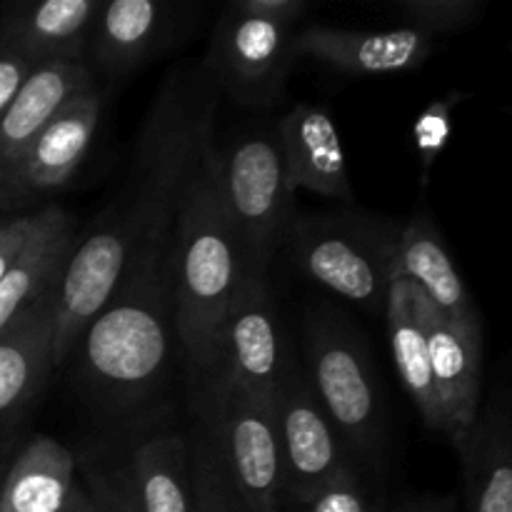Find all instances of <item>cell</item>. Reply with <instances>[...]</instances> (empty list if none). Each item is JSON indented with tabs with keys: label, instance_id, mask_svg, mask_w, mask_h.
I'll return each instance as SVG.
<instances>
[{
	"label": "cell",
	"instance_id": "6da1fadb",
	"mask_svg": "<svg viewBox=\"0 0 512 512\" xmlns=\"http://www.w3.org/2000/svg\"><path fill=\"white\" fill-rule=\"evenodd\" d=\"M215 83L208 73H173L155 95L138 138L125 205L105 213L128 243L120 285L170 293V245L190 163L215 125Z\"/></svg>",
	"mask_w": 512,
	"mask_h": 512
},
{
	"label": "cell",
	"instance_id": "7a4b0ae2",
	"mask_svg": "<svg viewBox=\"0 0 512 512\" xmlns=\"http://www.w3.org/2000/svg\"><path fill=\"white\" fill-rule=\"evenodd\" d=\"M243 275V248L225 208L218 148L210 133L190 163L170 245L175 338L193 375L208 368L215 335Z\"/></svg>",
	"mask_w": 512,
	"mask_h": 512
},
{
	"label": "cell",
	"instance_id": "3957f363",
	"mask_svg": "<svg viewBox=\"0 0 512 512\" xmlns=\"http://www.w3.org/2000/svg\"><path fill=\"white\" fill-rule=\"evenodd\" d=\"M173 338L170 295L118 285L75 348L90 398L110 413L145 403L168 375Z\"/></svg>",
	"mask_w": 512,
	"mask_h": 512
},
{
	"label": "cell",
	"instance_id": "277c9868",
	"mask_svg": "<svg viewBox=\"0 0 512 512\" xmlns=\"http://www.w3.org/2000/svg\"><path fill=\"white\" fill-rule=\"evenodd\" d=\"M283 243L300 273L368 310L385 305L395 280L398 228L363 215L293 218Z\"/></svg>",
	"mask_w": 512,
	"mask_h": 512
},
{
	"label": "cell",
	"instance_id": "5b68a950",
	"mask_svg": "<svg viewBox=\"0 0 512 512\" xmlns=\"http://www.w3.org/2000/svg\"><path fill=\"white\" fill-rule=\"evenodd\" d=\"M193 410L248 512H283L273 405L215 375H195Z\"/></svg>",
	"mask_w": 512,
	"mask_h": 512
},
{
	"label": "cell",
	"instance_id": "8992f818",
	"mask_svg": "<svg viewBox=\"0 0 512 512\" xmlns=\"http://www.w3.org/2000/svg\"><path fill=\"white\" fill-rule=\"evenodd\" d=\"M220 190L243 248L245 273L268 275L275 250L293 223L295 190L275 133H253L218 150Z\"/></svg>",
	"mask_w": 512,
	"mask_h": 512
},
{
	"label": "cell",
	"instance_id": "52a82bcc",
	"mask_svg": "<svg viewBox=\"0 0 512 512\" xmlns=\"http://www.w3.org/2000/svg\"><path fill=\"white\" fill-rule=\"evenodd\" d=\"M308 383L340 440L373 455L380 440V398L360 340L333 315H315L305 328Z\"/></svg>",
	"mask_w": 512,
	"mask_h": 512
},
{
	"label": "cell",
	"instance_id": "ba28073f",
	"mask_svg": "<svg viewBox=\"0 0 512 512\" xmlns=\"http://www.w3.org/2000/svg\"><path fill=\"white\" fill-rule=\"evenodd\" d=\"M290 365L268 275L245 273L215 335L208 368L200 375H215L273 405Z\"/></svg>",
	"mask_w": 512,
	"mask_h": 512
},
{
	"label": "cell",
	"instance_id": "9c48e42d",
	"mask_svg": "<svg viewBox=\"0 0 512 512\" xmlns=\"http://www.w3.org/2000/svg\"><path fill=\"white\" fill-rule=\"evenodd\" d=\"M295 58L293 28L250 18L228 5L215 25L205 73L235 103L268 108L283 98Z\"/></svg>",
	"mask_w": 512,
	"mask_h": 512
},
{
	"label": "cell",
	"instance_id": "30bf717a",
	"mask_svg": "<svg viewBox=\"0 0 512 512\" xmlns=\"http://www.w3.org/2000/svg\"><path fill=\"white\" fill-rule=\"evenodd\" d=\"M273 415L283 470V508L298 512L350 460L345 458L343 440L310 390L308 378L295 365H290L275 390Z\"/></svg>",
	"mask_w": 512,
	"mask_h": 512
},
{
	"label": "cell",
	"instance_id": "8fae6325",
	"mask_svg": "<svg viewBox=\"0 0 512 512\" xmlns=\"http://www.w3.org/2000/svg\"><path fill=\"white\" fill-rule=\"evenodd\" d=\"M98 123V90L88 88L70 98L0 180V215L33 208L63 190L88 158Z\"/></svg>",
	"mask_w": 512,
	"mask_h": 512
},
{
	"label": "cell",
	"instance_id": "7c38bea8",
	"mask_svg": "<svg viewBox=\"0 0 512 512\" xmlns=\"http://www.w3.org/2000/svg\"><path fill=\"white\" fill-rule=\"evenodd\" d=\"M128 263V243L108 213L90 235L75 243L58 283L53 285V363L63 365L78 348L88 325L110 303Z\"/></svg>",
	"mask_w": 512,
	"mask_h": 512
},
{
	"label": "cell",
	"instance_id": "4fadbf2b",
	"mask_svg": "<svg viewBox=\"0 0 512 512\" xmlns=\"http://www.w3.org/2000/svg\"><path fill=\"white\" fill-rule=\"evenodd\" d=\"M410 295L428 343L430 370L443 415V435L458 445L480 415L483 328L480 323L460 325L448 320L415 283H410Z\"/></svg>",
	"mask_w": 512,
	"mask_h": 512
},
{
	"label": "cell",
	"instance_id": "5bb4252c",
	"mask_svg": "<svg viewBox=\"0 0 512 512\" xmlns=\"http://www.w3.org/2000/svg\"><path fill=\"white\" fill-rule=\"evenodd\" d=\"M433 35L410 25L393 30H340L325 25L295 33L298 55L345 75H393L420 68L435 53Z\"/></svg>",
	"mask_w": 512,
	"mask_h": 512
},
{
	"label": "cell",
	"instance_id": "9a60e30c",
	"mask_svg": "<svg viewBox=\"0 0 512 512\" xmlns=\"http://www.w3.org/2000/svg\"><path fill=\"white\" fill-rule=\"evenodd\" d=\"M103 0H40L8 5L0 15V40L28 65L75 63L88 53Z\"/></svg>",
	"mask_w": 512,
	"mask_h": 512
},
{
	"label": "cell",
	"instance_id": "2e32d148",
	"mask_svg": "<svg viewBox=\"0 0 512 512\" xmlns=\"http://www.w3.org/2000/svg\"><path fill=\"white\" fill-rule=\"evenodd\" d=\"M275 138L290 188L328 200H353L343 143L328 110L313 103L295 105L278 123Z\"/></svg>",
	"mask_w": 512,
	"mask_h": 512
},
{
	"label": "cell",
	"instance_id": "e0dca14e",
	"mask_svg": "<svg viewBox=\"0 0 512 512\" xmlns=\"http://www.w3.org/2000/svg\"><path fill=\"white\" fill-rule=\"evenodd\" d=\"M175 10L160 0H103L85 60L110 78L143 68L170 43Z\"/></svg>",
	"mask_w": 512,
	"mask_h": 512
},
{
	"label": "cell",
	"instance_id": "ac0fdd59",
	"mask_svg": "<svg viewBox=\"0 0 512 512\" xmlns=\"http://www.w3.org/2000/svg\"><path fill=\"white\" fill-rule=\"evenodd\" d=\"M468 512H512V420L498 398L478 415L458 445Z\"/></svg>",
	"mask_w": 512,
	"mask_h": 512
},
{
	"label": "cell",
	"instance_id": "d6986e66",
	"mask_svg": "<svg viewBox=\"0 0 512 512\" xmlns=\"http://www.w3.org/2000/svg\"><path fill=\"white\" fill-rule=\"evenodd\" d=\"M95 88L90 65L48 63L30 70L25 83L15 93L13 103L0 118V180L10 173L15 160L33 143L35 135L45 128L50 118L83 90Z\"/></svg>",
	"mask_w": 512,
	"mask_h": 512
},
{
	"label": "cell",
	"instance_id": "ffe728a7",
	"mask_svg": "<svg viewBox=\"0 0 512 512\" xmlns=\"http://www.w3.org/2000/svg\"><path fill=\"white\" fill-rule=\"evenodd\" d=\"M75 243V223L58 205L40 208L38 228L0 280V333L58 283Z\"/></svg>",
	"mask_w": 512,
	"mask_h": 512
},
{
	"label": "cell",
	"instance_id": "44dd1931",
	"mask_svg": "<svg viewBox=\"0 0 512 512\" xmlns=\"http://www.w3.org/2000/svg\"><path fill=\"white\" fill-rule=\"evenodd\" d=\"M53 363V290L0 333V423L43 388Z\"/></svg>",
	"mask_w": 512,
	"mask_h": 512
},
{
	"label": "cell",
	"instance_id": "7402d4cb",
	"mask_svg": "<svg viewBox=\"0 0 512 512\" xmlns=\"http://www.w3.org/2000/svg\"><path fill=\"white\" fill-rule=\"evenodd\" d=\"M395 278L418 285L448 320L460 325L480 323L473 295L465 288L453 258L445 250L443 238L430 220L413 218L398 230Z\"/></svg>",
	"mask_w": 512,
	"mask_h": 512
},
{
	"label": "cell",
	"instance_id": "603a6c76",
	"mask_svg": "<svg viewBox=\"0 0 512 512\" xmlns=\"http://www.w3.org/2000/svg\"><path fill=\"white\" fill-rule=\"evenodd\" d=\"M78 460L65 445L38 435L0 478V512H63L75 490Z\"/></svg>",
	"mask_w": 512,
	"mask_h": 512
},
{
	"label": "cell",
	"instance_id": "cb8c5ba5",
	"mask_svg": "<svg viewBox=\"0 0 512 512\" xmlns=\"http://www.w3.org/2000/svg\"><path fill=\"white\" fill-rule=\"evenodd\" d=\"M143 512H193L190 443L175 430L140 440L125 463Z\"/></svg>",
	"mask_w": 512,
	"mask_h": 512
},
{
	"label": "cell",
	"instance_id": "d4e9b609",
	"mask_svg": "<svg viewBox=\"0 0 512 512\" xmlns=\"http://www.w3.org/2000/svg\"><path fill=\"white\" fill-rule=\"evenodd\" d=\"M383 308L385 323H388L390 353H393L400 383L418 408L423 423L435 433H443V415H440L433 370H430L428 343H425L423 328L418 323L408 280L395 278L390 283Z\"/></svg>",
	"mask_w": 512,
	"mask_h": 512
},
{
	"label": "cell",
	"instance_id": "484cf974",
	"mask_svg": "<svg viewBox=\"0 0 512 512\" xmlns=\"http://www.w3.org/2000/svg\"><path fill=\"white\" fill-rule=\"evenodd\" d=\"M190 485H193V512H248L228 470L223 468L213 440L203 428H195L190 443Z\"/></svg>",
	"mask_w": 512,
	"mask_h": 512
},
{
	"label": "cell",
	"instance_id": "4316f807",
	"mask_svg": "<svg viewBox=\"0 0 512 512\" xmlns=\"http://www.w3.org/2000/svg\"><path fill=\"white\" fill-rule=\"evenodd\" d=\"M463 95L453 93L445 98L433 100L420 110L413 125V140H415V153L420 160V175H423V185H428L430 170L440 160V155L448 150L450 140H453V110L460 103Z\"/></svg>",
	"mask_w": 512,
	"mask_h": 512
},
{
	"label": "cell",
	"instance_id": "83f0119b",
	"mask_svg": "<svg viewBox=\"0 0 512 512\" xmlns=\"http://www.w3.org/2000/svg\"><path fill=\"white\" fill-rule=\"evenodd\" d=\"M395 5L410 20V28L423 30L433 38L450 30L468 28L478 23L483 13L480 0H395Z\"/></svg>",
	"mask_w": 512,
	"mask_h": 512
},
{
	"label": "cell",
	"instance_id": "f1b7e54d",
	"mask_svg": "<svg viewBox=\"0 0 512 512\" xmlns=\"http://www.w3.org/2000/svg\"><path fill=\"white\" fill-rule=\"evenodd\" d=\"M83 478V490L98 512H143L125 465H110L88 458L83 460Z\"/></svg>",
	"mask_w": 512,
	"mask_h": 512
},
{
	"label": "cell",
	"instance_id": "f546056e",
	"mask_svg": "<svg viewBox=\"0 0 512 512\" xmlns=\"http://www.w3.org/2000/svg\"><path fill=\"white\" fill-rule=\"evenodd\" d=\"M298 512H385L375 500L368 498L353 465H345L308 505Z\"/></svg>",
	"mask_w": 512,
	"mask_h": 512
},
{
	"label": "cell",
	"instance_id": "4dcf8cb0",
	"mask_svg": "<svg viewBox=\"0 0 512 512\" xmlns=\"http://www.w3.org/2000/svg\"><path fill=\"white\" fill-rule=\"evenodd\" d=\"M40 208L33 213H18V215H5L0 220V280L8 273L10 265L18 260L28 240L33 238L35 228H38Z\"/></svg>",
	"mask_w": 512,
	"mask_h": 512
},
{
	"label": "cell",
	"instance_id": "1f68e13d",
	"mask_svg": "<svg viewBox=\"0 0 512 512\" xmlns=\"http://www.w3.org/2000/svg\"><path fill=\"white\" fill-rule=\"evenodd\" d=\"M230 8H235L243 15H250V18H260L268 20V23L293 28L305 15L308 5H305V0H235V3H230Z\"/></svg>",
	"mask_w": 512,
	"mask_h": 512
},
{
	"label": "cell",
	"instance_id": "d6a6232c",
	"mask_svg": "<svg viewBox=\"0 0 512 512\" xmlns=\"http://www.w3.org/2000/svg\"><path fill=\"white\" fill-rule=\"evenodd\" d=\"M33 65L25 63L13 48L0 40V118H3L5 108L13 103L15 93L20 90V85L25 83V78L30 75Z\"/></svg>",
	"mask_w": 512,
	"mask_h": 512
},
{
	"label": "cell",
	"instance_id": "836d02e7",
	"mask_svg": "<svg viewBox=\"0 0 512 512\" xmlns=\"http://www.w3.org/2000/svg\"><path fill=\"white\" fill-rule=\"evenodd\" d=\"M385 512H455V500L450 495H425V498L405 500Z\"/></svg>",
	"mask_w": 512,
	"mask_h": 512
},
{
	"label": "cell",
	"instance_id": "e575fe53",
	"mask_svg": "<svg viewBox=\"0 0 512 512\" xmlns=\"http://www.w3.org/2000/svg\"><path fill=\"white\" fill-rule=\"evenodd\" d=\"M63 512H98V508H95L93 500L88 498V493H85L80 485H75L73 495H70L68 505H65Z\"/></svg>",
	"mask_w": 512,
	"mask_h": 512
},
{
	"label": "cell",
	"instance_id": "d590c367",
	"mask_svg": "<svg viewBox=\"0 0 512 512\" xmlns=\"http://www.w3.org/2000/svg\"><path fill=\"white\" fill-rule=\"evenodd\" d=\"M5 218V215H0V220H3Z\"/></svg>",
	"mask_w": 512,
	"mask_h": 512
}]
</instances>
